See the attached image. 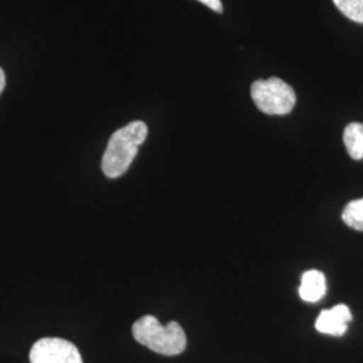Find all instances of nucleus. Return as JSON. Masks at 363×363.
<instances>
[{
	"mask_svg": "<svg viewBox=\"0 0 363 363\" xmlns=\"http://www.w3.org/2000/svg\"><path fill=\"white\" fill-rule=\"evenodd\" d=\"M325 277L323 273L316 269H311L303 273L301 284L298 288V295L307 303L319 301L325 295Z\"/></svg>",
	"mask_w": 363,
	"mask_h": 363,
	"instance_id": "423d86ee",
	"label": "nucleus"
},
{
	"mask_svg": "<svg viewBox=\"0 0 363 363\" xmlns=\"http://www.w3.org/2000/svg\"><path fill=\"white\" fill-rule=\"evenodd\" d=\"M132 334L140 345L160 355H179L187 346V337L179 323L169 322L167 325H160L152 315H145L135 322Z\"/></svg>",
	"mask_w": 363,
	"mask_h": 363,
	"instance_id": "f03ea898",
	"label": "nucleus"
},
{
	"mask_svg": "<svg viewBox=\"0 0 363 363\" xmlns=\"http://www.w3.org/2000/svg\"><path fill=\"white\" fill-rule=\"evenodd\" d=\"M250 94L259 111L271 116L288 115L296 104V93L280 78L255 81Z\"/></svg>",
	"mask_w": 363,
	"mask_h": 363,
	"instance_id": "7ed1b4c3",
	"label": "nucleus"
},
{
	"mask_svg": "<svg viewBox=\"0 0 363 363\" xmlns=\"http://www.w3.org/2000/svg\"><path fill=\"white\" fill-rule=\"evenodd\" d=\"M198 1L203 3L206 7H208L213 11H216V13H222V11H223V6H222L220 0H198Z\"/></svg>",
	"mask_w": 363,
	"mask_h": 363,
	"instance_id": "9d476101",
	"label": "nucleus"
},
{
	"mask_svg": "<svg viewBox=\"0 0 363 363\" xmlns=\"http://www.w3.org/2000/svg\"><path fill=\"white\" fill-rule=\"evenodd\" d=\"M4 88H6V74H4L3 69L0 67V94H1V91H4Z\"/></svg>",
	"mask_w": 363,
	"mask_h": 363,
	"instance_id": "9b49d317",
	"label": "nucleus"
},
{
	"mask_svg": "<svg viewBox=\"0 0 363 363\" xmlns=\"http://www.w3.org/2000/svg\"><path fill=\"white\" fill-rule=\"evenodd\" d=\"M148 127L143 121H132L117 130L109 139L105 150L101 169L105 177L115 179L130 169L138 155L139 147L145 142Z\"/></svg>",
	"mask_w": 363,
	"mask_h": 363,
	"instance_id": "f257e3e1",
	"label": "nucleus"
},
{
	"mask_svg": "<svg viewBox=\"0 0 363 363\" xmlns=\"http://www.w3.org/2000/svg\"><path fill=\"white\" fill-rule=\"evenodd\" d=\"M337 10L351 21L363 23V0H334Z\"/></svg>",
	"mask_w": 363,
	"mask_h": 363,
	"instance_id": "1a4fd4ad",
	"label": "nucleus"
},
{
	"mask_svg": "<svg viewBox=\"0 0 363 363\" xmlns=\"http://www.w3.org/2000/svg\"><path fill=\"white\" fill-rule=\"evenodd\" d=\"M343 142L349 155L354 160L363 159V124L362 123H351L343 133Z\"/></svg>",
	"mask_w": 363,
	"mask_h": 363,
	"instance_id": "0eeeda50",
	"label": "nucleus"
},
{
	"mask_svg": "<svg viewBox=\"0 0 363 363\" xmlns=\"http://www.w3.org/2000/svg\"><path fill=\"white\" fill-rule=\"evenodd\" d=\"M30 363H82L77 347L61 337H43L30 351Z\"/></svg>",
	"mask_w": 363,
	"mask_h": 363,
	"instance_id": "20e7f679",
	"label": "nucleus"
},
{
	"mask_svg": "<svg viewBox=\"0 0 363 363\" xmlns=\"http://www.w3.org/2000/svg\"><path fill=\"white\" fill-rule=\"evenodd\" d=\"M351 320L352 315L350 308L345 304H337L331 310H323L320 312L315 327L322 334L342 337L346 334Z\"/></svg>",
	"mask_w": 363,
	"mask_h": 363,
	"instance_id": "39448f33",
	"label": "nucleus"
},
{
	"mask_svg": "<svg viewBox=\"0 0 363 363\" xmlns=\"http://www.w3.org/2000/svg\"><path fill=\"white\" fill-rule=\"evenodd\" d=\"M343 222L358 232H363V198L351 201L342 213Z\"/></svg>",
	"mask_w": 363,
	"mask_h": 363,
	"instance_id": "6e6552de",
	"label": "nucleus"
}]
</instances>
